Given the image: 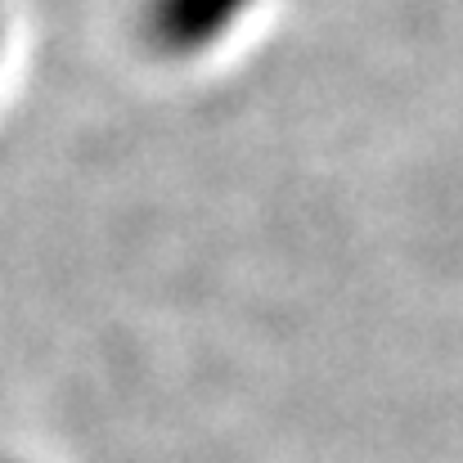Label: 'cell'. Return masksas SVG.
Here are the masks:
<instances>
[{
	"instance_id": "1",
	"label": "cell",
	"mask_w": 463,
	"mask_h": 463,
	"mask_svg": "<svg viewBox=\"0 0 463 463\" xmlns=\"http://www.w3.org/2000/svg\"><path fill=\"white\" fill-rule=\"evenodd\" d=\"M257 0H149L145 5V36L157 54L194 59L230 36L248 18Z\"/></svg>"
}]
</instances>
